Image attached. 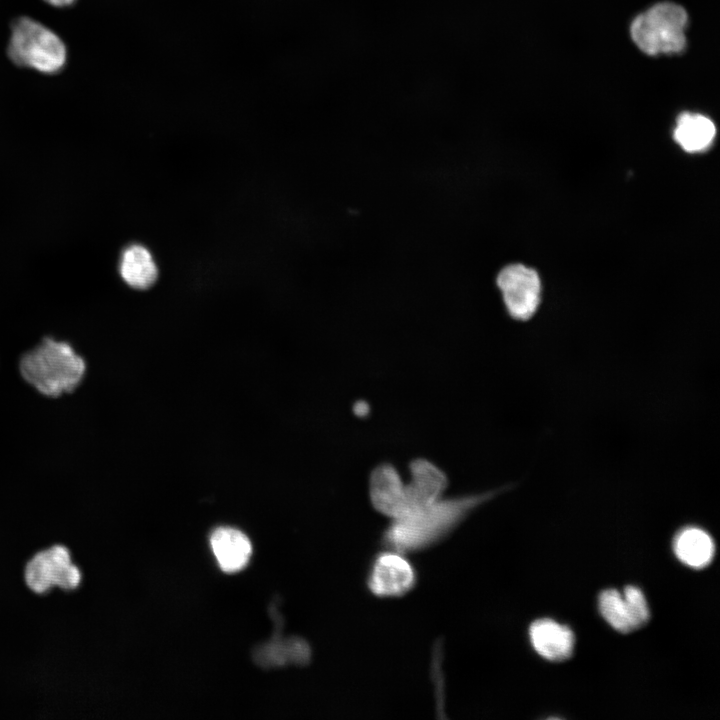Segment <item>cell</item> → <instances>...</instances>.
<instances>
[{
  "mask_svg": "<svg viewBox=\"0 0 720 720\" xmlns=\"http://www.w3.org/2000/svg\"><path fill=\"white\" fill-rule=\"evenodd\" d=\"M119 272L123 281L135 289L151 287L158 277V269L150 251L144 246L133 244L121 254Z\"/></svg>",
  "mask_w": 720,
  "mask_h": 720,
  "instance_id": "cell-13",
  "label": "cell"
},
{
  "mask_svg": "<svg viewBox=\"0 0 720 720\" xmlns=\"http://www.w3.org/2000/svg\"><path fill=\"white\" fill-rule=\"evenodd\" d=\"M502 489L456 497H441L403 517L391 520L382 534V544L403 554L426 549L448 536L474 510Z\"/></svg>",
  "mask_w": 720,
  "mask_h": 720,
  "instance_id": "cell-1",
  "label": "cell"
},
{
  "mask_svg": "<svg viewBox=\"0 0 720 720\" xmlns=\"http://www.w3.org/2000/svg\"><path fill=\"white\" fill-rule=\"evenodd\" d=\"M8 56L16 65L42 73H56L66 62L62 40L43 24L20 17L11 27Z\"/></svg>",
  "mask_w": 720,
  "mask_h": 720,
  "instance_id": "cell-3",
  "label": "cell"
},
{
  "mask_svg": "<svg viewBox=\"0 0 720 720\" xmlns=\"http://www.w3.org/2000/svg\"><path fill=\"white\" fill-rule=\"evenodd\" d=\"M254 657L262 667L305 665L310 662L311 649L305 640L291 637L286 640H272L258 648Z\"/></svg>",
  "mask_w": 720,
  "mask_h": 720,
  "instance_id": "cell-15",
  "label": "cell"
},
{
  "mask_svg": "<svg viewBox=\"0 0 720 720\" xmlns=\"http://www.w3.org/2000/svg\"><path fill=\"white\" fill-rule=\"evenodd\" d=\"M48 4L56 7H64L71 5L75 0H44Z\"/></svg>",
  "mask_w": 720,
  "mask_h": 720,
  "instance_id": "cell-17",
  "label": "cell"
},
{
  "mask_svg": "<svg viewBox=\"0 0 720 720\" xmlns=\"http://www.w3.org/2000/svg\"><path fill=\"white\" fill-rule=\"evenodd\" d=\"M24 579L30 590L44 594L53 587L70 591L79 587L82 574L69 549L54 545L36 553L26 564Z\"/></svg>",
  "mask_w": 720,
  "mask_h": 720,
  "instance_id": "cell-5",
  "label": "cell"
},
{
  "mask_svg": "<svg viewBox=\"0 0 720 720\" xmlns=\"http://www.w3.org/2000/svg\"><path fill=\"white\" fill-rule=\"evenodd\" d=\"M410 481L405 483L410 512L431 504L441 497L448 486L446 473L425 458H416L409 464Z\"/></svg>",
  "mask_w": 720,
  "mask_h": 720,
  "instance_id": "cell-10",
  "label": "cell"
},
{
  "mask_svg": "<svg viewBox=\"0 0 720 720\" xmlns=\"http://www.w3.org/2000/svg\"><path fill=\"white\" fill-rule=\"evenodd\" d=\"M369 498L373 508L391 520L403 517L410 512L405 483L391 463L378 464L371 471Z\"/></svg>",
  "mask_w": 720,
  "mask_h": 720,
  "instance_id": "cell-9",
  "label": "cell"
},
{
  "mask_svg": "<svg viewBox=\"0 0 720 720\" xmlns=\"http://www.w3.org/2000/svg\"><path fill=\"white\" fill-rule=\"evenodd\" d=\"M673 548L682 563L696 569L709 565L715 552L711 536L698 527L680 530L674 539Z\"/></svg>",
  "mask_w": 720,
  "mask_h": 720,
  "instance_id": "cell-14",
  "label": "cell"
},
{
  "mask_svg": "<svg viewBox=\"0 0 720 720\" xmlns=\"http://www.w3.org/2000/svg\"><path fill=\"white\" fill-rule=\"evenodd\" d=\"M529 637L535 651L550 661L568 659L574 648L572 630L551 619L534 621L529 628Z\"/></svg>",
  "mask_w": 720,
  "mask_h": 720,
  "instance_id": "cell-11",
  "label": "cell"
},
{
  "mask_svg": "<svg viewBox=\"0 0 720 720\" xmlns=\"http://www.w3.org/2000/svg\"><path fill=\"white\" fill-rule=\"evenodd\" d=\"M713 122L701 115L683 113L677 119L674 139L687 152H699L709 147L715 137Z\"/></svg>",
  "mask_w": 720,
  "mask_h": 720,
  "instance_id": "cell-16",
  "label": "cell"
},
{
  "mask_svg": "<svg viewBox=\"0 0 720 720\" xmlns=\"http://www.w3.org/2000/svg\"><path fill=\"white\" fill-rule=\"evenodd\" d=\"M23 380L47 398L74 392L87 373L85 358L68 341L46 336L22 354L18 363Z\"/></svg>",
  "mask_w": 720,
  "mask_h": 720,
  "instance_id": "cell-2",
  "label": "cell"
},
{
  "mask_svg": "<svg viewBox=\"0 0 720 720\" xmlns=\"http://www.w3.org/2000/svg\"><path fill=\"white\" fill-rule=\"evenodd\" d=\"M417 583V572L405 554L388 549L372 559L366 586L378 598H396L410 592Z\"/></svg>",
  "mask_w": 720,
  "mask_h": 720,
  "instance_id": "cell-7",
  "label": "cell"
},
{
  "mask_svg": "<svg viewBox=\"0 0 720 720\" xmlns=\"http://www.w3.org/2000/svg\"><path fill=\"white\" fill-rule=\"evenodd\" d=\"M411 156H413V155L411 154ZM413 157L416 158L415 156H413ZM416 159H417V158H416ZM417 160H419V159H417ZM419 161H420V160H419ZM420 162H421V161H420ZM422 163H423V162H422ZM423 164H425V163H423ZM425 165H426V164H425ZM426 166H428V165H426ZM428 167H429V166H428ZM429 168H431V167H429ZM431 169H432V168H431ZM432 170H433V169H432ZM433 171H434V170H433ZM434 172H435V171H434ZM435 173H436V172H435ZM436 174H437V173H436ZM437 175H438V174H437Z\"/></svg>",
  "mask_w": 720,
  "mask_h": 720,
  "instance_id": "cell-18",
  "label": "cell"
},
{
  "mask_svg": "<svg viewBox=\"0 0 720 720\" xmlns=\"http://www.w3.org/2000/svg\"><path fill=\"white\" fill-rule=\"evenodd\" d=\"M210 543L223 571L234 573L248 564L252 546L249 538L240 530L232 527H219L211 534Z\"/></svg>",
  "mask_w": 720,
  "mask_h": 720,
  "instance_id": "cell-12",
  "label": "cell"
},
{
  "mask_svg": "<svg viewBox=\"0 0 720 720\" xmlns=\"http://www.w3.org/2000/svg\"><path fill=\"white\" fill-rule=\"evenodd\" d=\"M495 283L511 319L524 322L536 314L541 303V281L534 269L520 263L508 264L499 270Z\"/></svg>",
  "mask_w": 720,
  "mask_h": 720,
  "instance_id": "cell-6",
  "label": "cell"
},
{
  "mask_svg": "<svg viewBox=\"0 0 720 720\" xmlns=\"http://www.w3.org/2000/svg\"><path fill=\"white\" fill-rule=\"evenodd\" d=\"M686 24L687 13L681 6L659 3L634 19L631 36L646 54L676 53L685 46Z\"/></svg>",
  "mask_w": 720,
  "mask_h": 720,
  "instance_id": "cell-4",
  "label": "cell"
},
{
  "mask_svg": "<svg viewBox=\"0 0 720 720\" xmlns=\"http://www.w3.org/2000/svg\"><path fill=\"white\" fill-rule=\"evenodd\" d=\"M599 610L606 622L621 633L641 628L650 618L643 592L632 585L625 587L623 595L615 589L604 590L599 596Z\"/></svg>",
  "mask_w": 720,
  "mask_h": 720,
  "instance_id": "cell-8",
  "label": "cell"
}]
</instances>
